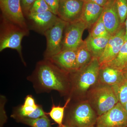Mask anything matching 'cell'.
<instances>
[{
	"label": "cell",
	"instance_id": "6da1fadb",
	"mask_svg": "<svg viewBox=\"0 0 127 127\" xmlns=\"http://www.w3.org/2000/svg\"><path fill=\"white\" fill-rule=\"evenodd\" d=\"M67 72L50 60L44 59L37 63L34 72L28 79L32 83L37 93L56 91L65 94L69 91L71 82Z\"/></svg>",
	"mask_w": 127,
	"mask_h": 127
},
{
	"label": "cell",
	"instance_id": "7a4b0ae2",
	"mask_svg": "<svg viewBox=\"0 0 127 127\" xmlns=\"http://www.w3.org/2000/svg\"><path fill=\"white\" fill-rule=\"evenodd\" d=\"M0 30V51L6 48L16 50L22 62L26 63L22 57V41L29 32L14 24L1 15Z\"/></svg>",
	"mask_w": 127,
	"mask_h": 127
},
{
	"label": "cell",
	"instance_id": "3957f363",
	"mask_svg": "<svg viewBox=\"0 0 127 127\" xmlns=\"http://www.w3.org/2000/svg\"><path fill=\"white\" fill-rule=\"evenodd\" d=\"M100 66L98 59L93 58L84 68L73 72L75 75L71 79V92L77 96H81L86 93L97 82Z\"/></svg>",
	"mask_w": 127,
	"mask_h": 127
},
{
	"label": "cell",
	"instance_id": "277c9868",
	"mask_svg": "<svg viewBox=\"0 0 127 127\" xmlns=\"http://www.w3.org/2000/svg\"><path fill=\"white\" fill-rule=\"evenodd\" d=\"M88 101L98 116L105 113L119 102L112 87L100 84L88 92Z\"/></svg>",
	"mask_w": 127,
	"mask_h": 127
},
{
	"label": "cell",
	"instance_id": "5b68a950",
	"mask_svg": "<svg viewBox=\"0 0 127 127\" xmlns=\"http://www.w3.org/2000/svg\"><path fill=\"white\" fill-rule=\"evenodd\" d=\"M98 115L88 101L76 104L64 116L63 124L75 127L95 126Z\"/></svg>",
	"mask_w": 127,
	"mask_h": 127
},
{
	"label": "cell",
	"instance_id": "8992f818",
	"mask_svg": "<svg viewBox=\"0 0 127 127\" xmlns=\"http://www.w3.org/2000/svg\"><path fill=\"white\" fill-rule=\"evenodd\" d=\"M67 22L58 18L56 23L44 34L46 39L45 59H48L62 51L64 33Z\"/></svg>",
	"mask_w": 127,
	"mask_h": 127
},
{
	"label": "cell",
	"instance_id": "52a82bcc",
	"mask_svg": "<svg viewBox=\"0 0 127 127\" xmlns=\"http://www.w3.org/2000/svg\"><path fill=\"white\" fill-rule=\"evenodd\" d=\"M87 28V25L81 19L67 23L64 31L62 51L77 50L83 42L82 37Z\"/></svg>",
	"mask_w": 127,
	"mask_h": 127
},
{
	"label": "cell",
	"instance_id": "ba28073f",
	"mask_svg": "<svg viewBox=\"0 0 127 127\" xmlns=\"http://www.w3.org/2000/svg\"><path fill=\"white\" fill-rule=\"evenodd\" d=\"M1 15L10 21L29 32L21 6L20 0H0Z\"/></svg>",
	"mask_w": 127,
	"mask_h": 127
},
{
	"label": "cell",
	"instance_id": "9c48e42d",
	"mask_svg": "<svg viewBox=\"0 0 127 127\" xmlns=\"http://www.w3.org/2000/svg\"><path fill=\"white\" fill-rule=\"evenodd\" d=\"M96 127H127V114L124 108L119 102L115 106L98 117Z\"/></svg>",
	"mask_w": 127,
	"mask_h": 127
},
{
	"label": "cell",
	"instance_id": "30bf717a",
	"mask_svg": "<svg viewBox=\"0 0 127 127\" xmlns=\"http://www.w3.org/2000/svg\"><path fill=\"white\" fill-rule=\"evenodd\" d=\"M125 28L120 27L111 35L102 55L98 59L100 65L111 62L117 56L125 43Z\"/></svg>",
	"mask_w": 127,
	"mask_h": 127
},
{
	"label": "cell",
	"instance_id": "8fae6325",
	"mask_svg": "<svg viewBox=\"0 0 127 127\" xmlns=\"http://www.w3.org/2000/svg\"><path fill=\"white\" fill-rule=\"evenodd\" d=\"M84 3L79 0H59L58 16L67 23L80 20Z\"/></svg>",
	"mask_w": 127,
	"mask_h": 127
},
{
	"label": "cell",
	"instance_id": "7c38bea8",
	"mask_svg": "<svg viewBox=\"0 0 127 127\" xmlns=\"http://www.w3.org/2000/svg\"><path fill=\"white\" fill-rule=\"evenodd\" d=\"M27 17L31 23L32 30L43 35L55 25L59 18L50 11L39 14H30Z\"/></svg>",
	"mask_w": 127,
	"mask_h": 127
},
{
	"label": "cell",
	"instance_id": "4fadbf2b",
	"mask_svg": "<svg viewBox=\"0 0 127 127\" xmlns=\"http://www.w3.org/2000/svg\"><path fill=\"white\" fill-rule=\"evenodd\" d=\"M116 0H108L103 7L101 16L108 32L111 35L114 34L120 28V19L116 5Z\"/></svg>",
	"mask_w": 127,
	"mask_h": 127
},
{
	"label": "cell",
	"instance_id": "5bb4252c",
	"mask_svg": "<svg viewBox=\"0 0 127 127\" xmlns=\"http://www.w3.org/2000/svg\"><path fill=\"white\" fill-rule=\"evenodd\" d=\"M100 66L97 81L100 84L113 87L125 79L122 71L107 65Z\"/></svg>",
	"mask_w": 127,
	"mask_h": 127
},
{
	"label": "cell",
	"instance_id": "9a60e30c",
	"mask_svg": "<svg viewBox=\"0 0 127 127\" xmlns=\"http://www.w3.org/2000/svg\"><path fill=\"white\" fill-rule=\"evenodd\" d=\"M76 53L77 50H63L48 59L64 70L73 72L76 66Z\"/></svg>",
	"mask_w": 127,
	"mask_h": 127
},
{
	"label": "cell",
	"instance_id": "2e32d148",
	"mask_svg": "<svg viewBox=\"0 0 127 127\" xmlns=\"http://www.w3.org/2000/svg\"><path fill=\"white\" fill-rule=\"evenodd\" d=\"M103 7L91 1H84L81 19L90 27L97 21L102 14Z\"/></svg>",
	"mask_w": 127,
	"mask_h": 127
},
{
	"label": "cell",
	"instance_id": "e0dca14e",
	"mask_svg": "<svg viewBox=\"0 0 127 127\" xmlns=\"http://www.w3.org/2000/svg\"><path fill=\"white\" fill-rule=\"evenodd\" d=\"M46 114L40 105L37 107H32L23 104L13 112L11 117L17 121L23 118H37L46 116Z\"/></svg>",
	"mask_w": 127,
	"mask_h": 127
},
{
	"label": "cell",
	"instance_id": "ac0fdd59",
	"mask_svg": "<svg viewBox=\"0 0 127 127\" xmlns=\"http://www.w3.org/2000/svg\"><path fill=\"white\" fill-rule=\"evenodd\" d=\"M111 36L107 37H94L89 35L84 41L93 58L99 59L102 55Z\"/></svg>",
	"mask_w": 127,
	"mask_h": 127
},
{
	"label": "cell",
	"instance_id": "d6986e66",
	"mask_svg": "<svg viewBox=\"0 0 127 127\" xmlns=\"http://www.w3.org/2000/svg\"><path fill=\"white\" fill-rule=\"evenodd\" d=\"M93 58L85 42L83 41L77 50L76 66L74 72L80 70L84 68L91 62Z\"/></svg>",
	"mask_w": 127,
	"mask_h": 127
},
{
	"label": "cell",
	"instance_id": "ffe728a7",
	"mask_svg": "<svg viewBox=\"0 0 127 127\" xmlns=\"http://www.w3.org/2000/svg\"><path fill=\"white\" fill-rule=\"evenodd\" d=\"M107 65L122 71L127 66V41L125 42L117 56Z\"/></svg>",
	"mask_w": 127,
	"mask_h": 127
},
{
	"label": "cell",
	"instance_id": "44dd1931",
	"mask_svg": "<svg viewBox=\"0 0 127 127\" xmlns=\"http://www.w3.org/2000/svg\"><path fill=\"white\" fill-rule=\"evenodd\" d=\"M71 98H68L65 104L63 107L59 106H56L53 104L51 109L48 114L50 117L54 120L55 122L58 124L59 127H62L64 124H63L64 117V112L66 108L70 101Z\"/></svg>",
	"mask_w": 127,
	"mask_h": 127
},
{
	"label": "cell",
	"instance_id": "7402d4cb",
	"mask_svg": "<svg viewBox=\"0 0 127 127\" xmlns=\"http://www.w3.org/2000/svg\"><path fill=\"white\" fill-rule=\"evenodd\" d=\"M16 121L31 127H52L50 120L46 115L36 119H21Z\"/></svg>",
	"mask_w": 127,
	"mask_h": 127
},
{
	"label": "cell",
	"instance_id": "603a6c76",
	"mask_svg": "<svg viewBox=\"0 0 127 127\" xmlns=\"http://www.w3.org/2000/svg\"><path fill=\"white\" fill-rule=\"evenodd\" d=\"M112 87L119 102L124 107L127 101V79H125L119 84Z\"/></svg>",
	"mask_w": 127,
	"mask_h": 127
},
{
	"label": "cell",
	"instance_id": "cb8c5ba5",
	"mask_svg": "<svg viewBox=\"0 0 127 127\" xmlns=\"http://www.w3.org/2000/svg\"><path fill=\"white\" fill-rule=\"evenodd\" d=\"M90 35L94 37H107L111 35L105 27L101 15L94 26Z\"/></svg>",
	"mask_w": 127,
	"mask_h": 127
},
{
	"label": "cell",
	"instance_id": "d4e9b609",
	"mask_svg": "<svg viewBox=\"0 0 127 127\" xmlns=\"http://www.w3.org/2000/svg\"><path fill=\"white\" fill-rule=\"evenodd\" d=\"M116 5L120 24H123L127 17V0H116Z\"/></svg>",
	"mask_w": 127,
	"mask_h": 127
},
{
	"label": "cell",
	"instance_id": "484cf974",
	"mask_svg": "<svg viewBox=\"0 0 127 127\" xmlns=\"http://www.w3.org/2000/svg\"><path fill=\"white\" fill-rule=\"evenodd\" d=\"M48 11H50V9L45 0H36L30 9L29 15L43 13Z\"/></svg>",
	"mask_w": 127,
	"mask_h": 127
},
{
	"label": "cell",
	"instance_id": "4316f807",
	"mask_svg": "<svg viewBox=\"0 0 127 127\" xmlns=\"http://www.w3.org/2000/svg\"><path fill=\"white\" fill-rule=\"evenodd\" d=\"M36 0H20L22 9L25 17H27L29 15L30 9Z\"/></svg>",
	"mask_w": 127,
	"mask_h": 127
},
{
	"label": "cell",
	"instance_id": "83f0119b",
	"mask_svg": "<svg viewBox=\"0 0 127 127\" xmlns=\"http://www.w3.org/2000/svg\"><path fill=\"white\" fill-rule=\"evenodd\" d=\"M6 98L4 96H0V127H3V125L6 122L7 117L5 111L4 104L5 102Z\"/></svg>",
	"mask_w": 127,
	"mask_h": 127
},
{
	"label": "cell",
	"instance_id": "f1b7e54d",
	"mask_svg": "<svg viewBox=\"0 0 127 127\" xmlns=\"http://www.w3.org/2000/svg\"><path fill=\"white\" fill-rule=\"evenodd\" d=\"M49 7L50 11L57 16L59 0H45Z\"/></svg>",
	"mask_w": 127,
	"mask_h": 127
},
{
	"label": "cell",
	"instance_id": "f546056e",
	"mask_svg": "<svg viewBox=\"0 0 127 127\" xmlns=\"http://www.w3.org/2000/svg\"><path fill=\"white\" fill-rule=\"evenodd\" d=\"M23 105L29 106L37 107L38 104L36 103L34 98L31 95H28L25 98Z\"/></svg>",
	"mask_w": 127,
	"mask_h": 127
},
{
	"label": "cell",
	"instance_id": "4dcf8cb0",
	"mask_svg": "<svg viewBox=\"0 0 127 127\" xmlns=\"http://www.w3.org/2000/svg\"><path fill=\"white\" fill-rule=\"evenodd\" d=\"M108 0H87V1L94 2L95 4L103 7L108 1Z\"/></svg>",
	"mask_w": 127,
	"mask_h": 127
},
{
	"label": "cell",
	"instance_id": "1f68e13d",
	"mask_svg": "<svg viewBox=\"0 0 127 127\" xmlns=\"http://www.w3.org/2000/svg\"><path fill=\"white\" fill-rule=\"evenodd\" d=\"M125 42L127 41V17L125 21Z\"/></svg>",
	"mask_w": 127,
	"mask_h": 127
},
{
	"label": "cell",
	"instance_id": "d6a6232c",
	"mask_svg": "<svg viewBox=\"0 0 127 127\" xmlns=\"http://www.w3.org/2000/svg\"><path fill=\"white\" fill-rule=\"evenodd\" d=\"M125 79H127V66L122 71Z\"/></svg>",
	"mask_w": 127,
	"mask_h": 127
},
{
	"label": "cell",
	"instance_id": "836d02e7",
	"mask_svg": "<svg viewBox=\"0 0 127 127\" xmlns=\"http://www.w3.org/2000/svg\"><path fill=\"white\" fill-rule=\"evenodd\" d=\"M58 127H73V126H71V125H65V124H64V125H63L62 127H59L58 126Z\"/></svg>",
	"mask_w": 127,
	"mask_h": 127
},
{
	"label": "cell",
	"instance_id": "e575fe53",
	"mask_svg": "<svg viewBox=\"0 0 127 127\" xmlns=\"http://www.w3.org/2000/svg\"><path fill=\"white\" fill-rule=\"evenodd\" d=\"M124 108H125V111H126V112L127 114V102H126V103H125V106H124Z\"/></svg>",
	"mask_w": 127,
	"mask_h": 127
},
{
	"label": "cell",
	"instance_id": "d590c367",
	"mask_svg": "<svg viewBox=\"0 0 127 127\" xmlns=\"http://www.w3.org/2000/svg\"><path fill=\"white\" fill-rule=\"evenodd\" d=\"M79 0L82 1H84H84H87V0Z\"/></svg>",
	"mask_w": 127,
	"mask_h": 127
},
{
	"label": "cell",
	"instance_id": "8d00e7d4",
	"mask_svg": "<svg viewBox=\"0 0 127 127\" xmlns=\"http://www.w3.org/2000/svg\"><path fill=\"white\" fill-rule=\"evenodd\" d=\"M95 127V126H91V127Z\"/></svg>",
	"mask_w": 127,
	"mask_h": 127
},
{
	"label": "cell",
	"instance_id": "74e56055",
	"mask_svg": "<svg viewBox=\"0 0 127 127\" xmlns=\"http://www.w3.org/2000/svg\"></svg>",
	"mask_w": 127,
	"mask_h": 127
}]
</instances>
